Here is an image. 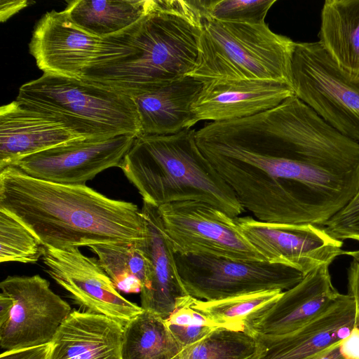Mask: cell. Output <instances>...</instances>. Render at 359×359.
I'll return each instance as SVG.
<instances>
[{
	"label": "cell",
	"mask_w": 359,
	"mask_h": 359,
	"mask_svg": "<svg viewBox=\"0 0 359 359\" xmlns=\"http://www.w3.org/2000/svg\"><path fill=\"white\" fill-rule=\"evenodd\" d=\"M197 144L256 219L324 225L359 189V163L322 156L294 144L267 110L212 122Z\"/></svg>",
	"instance_id": "obj_1"
},
{
	"label": "cell",
	"mask_w": 359,
	"mask_h": 359,
	"mask_svg": "<svg viewBox=\"0 0 359 359\" xmlns=\"http://www.w3.org/2000/svg\"><path fill=\"white\" fill-rule=\"evenodd\" d=\"M0 210L21 222L44 248L64 249L140 241L141 210L86 184H64L26 175L15 166L0 171Z\"/></svg>",
	"instance_id": "obj_2"
},
{
	"label": "cell",
	"mask_w": 359,
	"mask_h": 359,
	"mask_svg": "<svg viewBox=\"0 0 359 359\" xmlns=\"http://www.w3.org/2000/svg\"><path fill=\"white\" fill-rule=\"evenodd\" d=\"M201 1L154 0L137 22L102 39L82 79L134 97L187 76L198 53Z\"/></svg>",
	"instance_id": "obj_3"
},
{
	"label": "cell",
	"mask_w": 359,
	"mask_h": 359,
	"mask_svg": "<svg viewBox=\"0 0 359 359\" xmlns=\"http://www.w3.org/2000/svg\"><path fill=\"white\" fill-rule=\"evenodd\" d=\"M119 168L143 201L156 207L195 201L231 217L244 210L233 191L200 150L193 129L136 137Z\"/></svg>",
	"instance_id": "obj_4"
},
{
	"label": "cell",
	"mask_w": 359,
	"mask_h": 359,
	"mask_svg": "<svg viewBox=\"0 0 359 359\" xmlns=\"http://www.w3.org/2000/svg\"><path fill=\"white\" fill-rule=\"evenodd\" d=\"M295 43L266 22L248 24L205 18L196 64L187 75L213 80H264L292 86Z\"/></svg>",
	"instance_id": "obj_5"
},
{
	"label": "cell",
	"mask_w": 359,
	"mask_h": 359,
	"mask_svg": "<svg viewBox=\"0 0 359 359\" xmlns=\"http://www.w3.org/2000/svg\"><path fill=\"white\" fill-rule=\"evenodd\" d=\"M16 100L53 116L81 137L142 135L132 97L83 79L43 74L22 85Z\"/></svg>",
	"instance_id": "obj_6"
},
{
	"label": "cell",
	"mask_w": 359,
	"mask_h": 359,
	"mask_svg": "<svg viewBox=\"0 0 359 359\" xmlns=\"http://www.w3.org/2000/svg\"><path fill=\"white\" fill-rule=\"evenodd\" d=\"M291 69L294 95L359 143V79L341 70L318 41L295 43Z\"/></svg>",
	"instance_id": "obj_7"
},
{
	"label": "cell",
	"mask_w": 359,
	"mask_h": 359,
	"mask_svg": "<svg viewBox=\"0 0 359 359\" xmlns=\"http://www.w3.org/2000/svg\"><path fill=\"white\" fill-rule=\"evenodd\" d=\"M180 280L189 295L215 300L265 290H287L304 276L266 261H243L203 255L175 254Z\"/></svg>",
	"instance_id": "obj_8"
},
{
	"label": "cell",
	"mask_w": 359,
	"mask_h": 359,
	"mask_svg": "<svg viewBox=\"0 0 359 359\" xmlns=\"http://www.w3.org/2000/svg\"><path fill=\"white\" fill-rule=\"evenodd\" d=\"M158 208L175 254L266 261L241 232L234 217L209 204L189 201Z\"/></svg>",
	"instance_id": "obj_9"
},
{
	"label": "cell",
	"mask_w": 359,
	"mask_h": 359,
	"mask_svg": "<svg viewBox=\"0 0 359 359\" xmlns=\"http://www.w3.org/2000/svg\"><path fill=\"white\" fill-rule=\"evenodd\" d=\"M0 288L12 301L9 316L0 325V346L6 351L50 344L72 312L39 275L8 276Z\"/></svg>",
	"instance_id": "obj_10"
},
{
	"label": "cell",
	"mask_w": 359,
	"mask_h": 359,
	"mask_svg": "<svg viewBox=\"0 0 359 359\" xmlns=\"http://www.w3.org/2000/svg\"><path fill=\"white\" fill-rule=\"evenodd\" d=\"M41 257L47 273L86 311L124 327L144 311L119 293L97 259L84 255L78 247L43 248Z\"/></svg>",
	"instance_id": "obj_11"
},
{
	"label": "cell",
	"mask_w": 359,
	"mask_h": 359,
	"mask_svg": "<svg viewBox=\"0 0 359 359\" xmlns=\"http://www.w3.org/2000/svg\"><path fill=\"white\" fill-rule=\"evenodd\" d=\"M238 228L269 263L294 269L304 276L344 254L343 241L312 224H286L234 217Z\"/></svg>",
	"instance_id": "obj_12"
},
{
	"label": "cell",
	"mask_w": 359,
	"mask_h": 359,
	"mask_svg": "<svg viewBox=\"0 0 359 359\" xmlns=\"http://www.w3.org/2000/svg\"><path fill=\"white\" fill-rule=\"evenodd\" d=\"M136 137H80L26 156L11 166L39 180L85 184L106 169L120 167Z\"/></svg>",
	"instance_id": "obj_13"
},
{
	"label": "cell",
	"mask_w": 359,
	"mask_h": 359,
	"mask_svg": "<svg viewBox=\"0 0 359 359\" xmlns=\"http://www.w3.org/2000/svg\"><path fill=\"white\" fill-rule=\"evenodd\" d=\"M101 41L76 25L65 10L52 11L37 22L29 48L43 74L82 79Z\"/></svg>",
	"instance_id": "obj_14"
},
{
	"label": "cell",
	"mask_w": 359,
	"mask_h": 359,
	"mask_svg": "<svg viewBox=\"0 0 359 359\" xmlns=\"http://www.w3.org/2000/svg\"><path fill=\"white\" fill-rule=\"evenodd\" d=\"M332 285L329 265L317 267L246 325L256 337L292 333L324 313L340 296Z\"/></svg>",
	"instance_id": "obj_15"
},
{
	"label": "cell",
	"mask_w": 359,
	"mask_h": 359,
	"mask_svg": "<svg viewBox=\"0 0 359 359\" xmlns=\"http://www.w3.org/2000/svg\"><path fill=\"white\" fill-rule=\"evenodd\" d=\"M145 236L139 244L149 266L140 292L141 307L166 320L189 295L178 273L175 257L165 231L158 208L143 201L141 210Z\"/></svg>",
	"instance_id": "obj_16"
},
{
	"label": "cell",
	"mask_w": 359,
	"mask_h": 359,
	"mask_svg": "<svg viewBox=\"0 0 359 359\" xmlns=\"http://www.w3.org/2000/svg\"><path fill=\"white\" fill-rule=\"evenodd\" d=\"M294 95L285 83L264 80H213L192 104L197 121L222 122L252 116Z\"/></svg>",
	"instance_id": "obj_17"
},
{
	"label": "cell",
	"mask_w": 359,
	"mask_h": 359,
	"mask_svg": "<svg viewBox=\"0 0 359 359\" xmlns=\"http://www.w3.org/2000/svg\"><path fill=\"white\" fill-rule=\"evenodd\" d=\"M356 323L354 299L341 294L324 313L297 330L277 337H257L265 348L259 359H313L347 337Z\"/></svg>",
	"instance_id": "obj_18"
},
{
	"label": "cell",
	"mask_w": 359,
	"mask_h": 359,
	"mask_svg": "<svg viewBox=\"0 0 359 359\" xmlns=\"http://www.w3.org/2000/svg\"><path fill=\"white\" fill-rule=\"evenodd\" d=\"M81 137L53 116L15 100L0 109V171L19 160Z\"/></svg>",
	"instance_id": "obj_19"
},
{
	"label": "cell",
	"mask_w": 359,
	"mask_h": 359,
	"mask_svg": "<svg viewBox=\"0 0 359 359\" xmlns=\"http://www.w3.org/2000/svg\"><path fill=\"white\" fill-rule=\"evenodd\" d=\"M123 333L107 316L72 311L50 342L48 359H121Z\"/></svg>",
	"instance_id": "obj_20"
},
{
	"label": "cell",
	"mask_w": 359,
	"mask_h": 359,
	"mask_svg": "<svg viewBox=\"0 0 359 359\" xmlns=\"http://www.w3.org/2000/svg\"><path fill=\"white\" fill-rule=\"evenodd\" d=\"M203 83L187 76L132 97L137 107L142 135H167L191 129L198 121L192 104Z\"/></svg>",
	"instance_id": "obj_21"
},
{
	"label": "cell",
	"mask_w": 359,
	"mask_h": 359,
	"mask_svg": "<svg viewBox=\"0 0 359 359\" xmlns=\"http://www.w3.org/2000/svg\"><path fill=\"white\" fill-rule=\"evenodd\" d=\"M319 41L338 67L359 79V0H327L320 15Z\"/></svg>",
	"instance_id": "obj_22"
},
{
	"label": "cell",
	"mask_w": 359,
	"mask_h": 359,
	"mask_svg": "<svg viewBox=\"0 0 359 359\" xmlns=\"http://www.w3.org/2000/svg\"><path fill=\"white\" fill-rule=\"evenodd\" d=\"M154 0H76L65 9L86 32L103 39L133 25L151 8Z\"/></svg>",
	"instance_id": "obj_23"
},
{
	"label": "cell",
	"mask_w": 359,
	"mask_h": 359,
	"mask_svg": "<svg viewBox=\"0 0 359 359\" xmlns=\"http://www.w3.org/2000/svg\"><path fill=\"white\" fill-rule=\"evenodd\" d=\"M165 320L143 311L123 327L121 359H172L182 349Z\"/></svg>",
	"instance_id": "obj_24"
},
{
	"label": "cell",
	"mask_w": 359,
	"mask_h": 359,
	"mask_svg": "<svg viewBox=\"0 0 359 359\" xmlns=\"http://www.w3.org/2000/svg\"><path fill=\"white\" fill-rule=\"evenodd\" d=\"M279 290H265L215 300H201L190 295L181 299L219 327L247 331V323L273 304L282 294Z\"/></svg>",
	"instance_id": "obj_25"
},
{
	"label": "cell",
	"mask_w": 359,
	"mask_h": 359,
	"mask_svg": "<svg viewBox=\"0 0 359 359\" xmlns=\"http://www.w3.org/2000/svg\"><path fill=\"white\" fill-rule=\"evenodd\" d=\"M140 241L91 245L102 268L118 291L141 292L149 276V262Z\"/></svg>",
	"instance_id": "obj_26"
},
{
	"label": "cell",
	"mask_w": 359,
	"mask_h": 359,
	"mask_svg": "<svg viewBox=\"0 0 359 359\" xmlns=\"http://www.w3.org/2000/svg\"><path fill=\"white\" fill-rule=\"evenodd\" d=\"M265 348L248 331L217 327L172 359H259Z\"/></svg>",
	"instance_id": "obj_27"
},
{
	"label": "cell",
	"mask_w": 359,
	"mask_h": 359,
	"mask_svg": "<svg viewBox=\"0 0 359 359\" xmlns=\"http://www.w3.org/2000/svg\"><path fill=\"white\" fill-rule=\"evenodd\" d=\"M43 246L21 222L0 210V262L36 263Z\"/></svg>",
	"instance_id": "obj_28"
},
{
	"label": "cell",
	"mask_w": 359,
	"mask_h": 359,
	"mask_svg": "<svg viewBox=\"0 0 359 359\" xmlns=\"http://www.w3.org/2000/svg\"><path fill=\"white\" fill-rule=\"evenodd\" d=\"M276 0H206L205 18L220 21L262 24Z\"/></svg>",
	"instance_id": "obj_29"
},
{
	"label": "cell",
	"mask_w": 359,
	"mask_h": 359,
	"mask_svg": "<svg viewBox=\"0 0 359 359\" xmlns=\"http://www.w3.org/2000/svg\"><path fill=\"white\" fill-rule=\"evenodd\" d=\"M332 238L359 241V189L348 203L323 225Z\"/></svg>",
	"instance_id": "obj_30"
},
{
	"label": "cell",
	"mask_w": 359,
	"mask_h": 359,
	"mask_svg": "<svg viewBox=\"0 0 359 359\" xmlns=\"http://www.w3.org/2000/svg\"><path fill=\"white\" fill-rule=\"evenodd\" d=\"M164 320L167 325H175L179 326L210 325L219 327L203 314L187 305H182L178 307Z\"/></svg>",
	"instance_id": "obj_31"
},
{
	"label": "cell",
	"mask_w": 359,
	"mask_h": 359,
	"mask_svg": "<svg viewBox=\"0 0 359 359\" xmlns=\"http://www.w3.org/2000/svg\"><path fill=\"white\" fill-rule=\"evenodd\" d=\"M167 325V324H166ZM171 333L184 348L191 345L208 335L216 326L198 325V326H179L175 325H167Z\"/></svg>",
	"instance_id": "obj_32"
},
{
	"label": "cell",
	"mask_w": 359,
	"mask_h": 359,
	"mask_svg": "<svg viewBox=\"0 0 359 359\" xmlns=\"http://www.w3.org/2000/svg\"><path fill=\"white\" fill-rule=\"evenodd\" d=\"M344 254L350 256L352 261L348 269V294L351 296L355 302L357 325L359 326V250L344 251Z\"/></svg>",
	"instance_id": "obj_33"
},
{
	"label": "cell",
	"mask_w": 359,
	"mask_h": 359,
	"mask_svg": "<svg viewBox=\"0 0 359 359\" xmlns=\"http://www.w3.org/2000/svg\"><path fill=\"white\" fill-rule=\"evenodd\" d=\"M50 343L36 346L6 351L0 359H48Z\"/></svg>",
	"instance_id": "obj_34"
},
{
	"label": "cell",
	"mask_w": 359,
	"mask_h": 359,
	"mask_svg": "<svg viewBox=\"0 0 359 359\" xmlns=\"http://www.w3.org/2000/svg\"><path fill=\"white\" fill-rule=\"evenodd\" d=\"M339 351L344 359H359V326L355 325L349 335L339 344Z\"/></svg>",
	"instance_id": "obj_35"
},
{
	"label": "cell",
	"mask_w": 359,
	"mask_h": 359,
	"mask_svg": "<svg viewBox=\"0 0 359 359\" xmlns=\"http://www.w3.org/2000/svg\"><path fill=\"white\" fill-rule=\"evenodd\" d=\"M29 1L24 0H1L0 5L1 22H5L12 15L27 7Z\"/></svg>",
	"instance_id": "obj_36"
},
{
	"label": "cell",
	"mask_w": 359,
	"mask_h": 359,
	"mask_svg": "<svg viewBox=\"0 0 359 359\" xmlns=\"http://www.w3.org/2000/svg\"><path fill=\"white\" fill-rule=\"evenodd\" d=\"M340 343L331 346L313 359H344L339 351Z\"/></svg>",
	"instance_id": "obj_37"
}]
</instances>
